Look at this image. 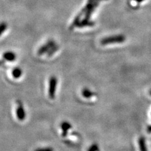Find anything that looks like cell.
<instances>
[{"label": "cell", "instance_id": "16", "mask_svg": "<svg viewBox=\"0 0 151 151\" xmlns=\"http://www.w3.org/2000/svg\"><path fill=\"white\" fill-rule=\"evenodd\" d=\"M135 1H137V2H138V3H140V2H142L144 0H135Z\"/></svg>", "mask_w": 151, "mask_h": 151}, {"label": "cell", "instance_id": "3", "mask_svg": "<svg viewBox=\"0 0 151 151\" xmlns=\"http://www.w3.org/2000/svg\"><path fill=\"white\" fill-rule=\"evenodd\" d=\"M58 78L55 76H52L49 81V97L51 100H54L55 98L57 86H58Z\"/></svg>", "mask_w": 151, "mask_h": 151}, {"label": "cell", "instance_id": "5", "mask_svg": "<svg viewBox=\"0 0 151 151\" xmlns=\"http://www.w3.org/2000/svg\"><path fill=\"white\" fill-rule=\"evenodd\" d=\"M56 44V43L55 42V41H54L53 40H49L48 42L45 43V44H44L39 49L37 52L38 55H42L45 54H47L48 52V51L53 46H54Z\"/></svg>", "mask_w": 151, "mask_h": 151}, {"label": "cell", "instance_id": "17", "mask_svg": "<svg viewBox=\"0 0 151 151\" xmlns=\"http://www.w3.org/2000/svg\"><path fill=\"white\" fill-rule=\"evenodd\" d=\"M2 63H3V61H1V60H0V65H1Z\"/></svg>", "mask_w": 151, "mask_h": 151}, {"label": "cell", "instance_id": "13", "mask_svg": "<svg viewBox=\"0 0 151 151\" xmlns=\"http://www.w3.org/2000/svg\"><path fill=\"white\" fill-rule=\"evenodd\" d=\"M34 151H54V149L51 147H42V148L37 149Z\"/></svg>", "mask_w": 151, "mask_h": 151}, {"label": "cell", "instance_id": "14", "mask_svg": "<svg viewBox=\"0 0 151 151\" xmlns=\"http://www.w3.org/2000/svg\"><path fill=\"white\" fill-rule=\"evenodd\" d=\"M88 151H99L98 145L96 144H94L91 145L89 148L88 149Z\"/></svg>", "mask_w": 151, "mask_h": 151}, {"label": "cell", "instance_id": "2", "mask_svg": "<svg viewBox=\"0 0 151 151\" xmlns=\"http://www.w3.org/2000/svg\"><path fill=\"white\" fill-rule=\"evenodd\" d=\"M125 40V37L123 35H118L115 36H111L105 37L101 40V44L103 45L123 43Z\"/></svg>", "mask_w": 151, "mask_h": 151}, {"label": "cell", "instance_id": "15", "mask_svg": "<svg viewBox=\"0 0 151 151\" xmlns=\"http://www.w3.org/2000/svg\"><path fill=\"white\" fill-rule=\"evenodd\" d=\"M147 130L148 133H151V126H150V125H149V126L147 127Z\"/></svg>", "mask_w": 151, "mask_h": 151}, {"label": "cell", "instance_id": "8", "mask_svg": "<svg viewBox=\"0 0 151 151\" xmlns=\"http://www.w3.org/2000/svg\"><path fill=\"white\" fill-rule=\"evenodd\" d=\"M139 146L140 151H148L145 140L144 137H140L139 140Z\"/></svg>", "mask_w": 151, "mask_h": 151}, {"label": "cell", "instance_id": "18", "mask_svg": "<svg viewBox=\"0 0 151 151\" xmlns=\"http://www.w3.org/2000/svg\"><path fill=\"white\" fill-rule=\"evenodd\" d=\"M149 94H150V95L151 96V89L149 91Z\"/></svg>", "mask_w": 151, "mask_h": 151}, {"label": "cell", "instance_id": "6", "mask_svg": "<svg viewBox=\"0 0 151 151\" xmlns=\"http://www.w3.org/2000/svg\"><path fill=\"white\" fill-rule=\"evenodd\" d=\"M60 128L63 130V133H62L63 137H65L68 135V131L70 129H72V125L69 122L65 121V122H63L61 123Z\"/></svg>", "mask_w": 151, "mask_h": 151}, {"label": "cell", "instance_id": "11", "mask_svg": "<svg viewBox=\"0 0 151 151\" xmlns=\"http://www.w3.org/2000/svg\"><path fill=\"white\" fill-rule=\"evenodd\" d=\"M59 48V45L56 44L54 46H53L52 47V48H51V49L48 51V52L47 53V55H48L49 57L52 56V55L53 54H54L58 50Z\"/></svg>", "mask_w": 151, "mask_h": 151}, {"label": "cell", "instance_id": "12", "mask_svg": "<svg viewBox=\"0 0 151 151\" xmlns=\"http://www.w3.org/2000/svg\"><path fill=\"white\" fill-rule=\"evenodd\" d=\"M7 23L5 22H1L0 23V37L5 32V30L7 29Z\"/></svg>", "mask_w": 151, "mask_h": 151}, {"label": "cell", "instance_id": "7", "mask_svg": "<svg viewBox=\"0 0 151 151\" xmlns=\"http://www.w3.org/2000/svg\"><path fill=\"white\" fill-rule=\"evenodd\" d=\"M3 58L4 60L8 61V62H13L17 59V55L13 52L8 51L3 54Z\"/></svg>", "mask_w": 151, "mask_h": 151}, {"label": "cell", "instance_id": "4", "mask_svg": "<svg viewBox=\"0 0 151 151\" xmlns=\"http://www.w3.org/2000/svg\"><path fill=\"white\" fill-rule=\"evenodd\" d=\"M17 119L20 121H23L26 119V112L23 105L20 100L17 101V108L16 110Z\"/></svg>", "mask_w": 151, "mask_h": 151}, {"label": "cell", "instance_id": "10", "mask_svg": "<svg viewBox=\"0 0 151 151\" xmlns=\"http://www.w3.org/2000/svg\"><path fill=\"white\" fill-rule=\"evenodd\" d=\"M82 94H83V97L86 98H90L93 97L94 95L93 93L91 91L89 90V89L88 88H84L83 89Z\"/></svg>", "mask_w": 151, "mask_h": 151}, {"label": "cell", "instance_id": "1", "mask_svg": "<svg viewBox=\"0 0 151 151\" xmlns=\"http://www.w3.org/2000/svg\"><path fill=\"white\" fill-rule=\"evenodd\" d=\"M98 1H100V0H88L86 5L84 6L81 12L77 15L81 17L84 15L85 17L78 23L76 27L83 28L85 27L93 26L94 23L91 22H89V18H90L91 16L92 13L94 12V8L98 6Z\"/></svg>", "mask_w": 151, "mask_h": 151}, {"label": "cell", "instance_id": "9", "mask_svg": "<svg viewBox=\"0 0 151 151\" xmlns=\"http://www.w3.org/2000/svg\"><path fill=\"white\" fill-rule=\"evenodd\" d=\"M22 74H23L22 69L20 68H14L12 71V75L13 78H15L16 79L20 78L22 76Z\"/></svg>", "mask_w": 151, "mask_h": 151}]
</instances>
